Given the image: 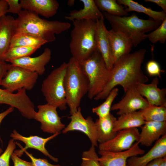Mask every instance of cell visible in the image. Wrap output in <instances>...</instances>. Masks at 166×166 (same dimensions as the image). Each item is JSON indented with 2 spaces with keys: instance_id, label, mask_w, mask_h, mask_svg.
<instances>
[{
  "instance_id": "1",
  "label": "cell",
  "mask_w": 166,
  "mask_h": 166,
  "mask_svg": "<svg viewBox=\"0 0 166 166\" xmlns=\"http://www.w3.org/2000/svg\"><path fill=\"white\" fill-rule=\"evenodd\" d=\"M146 52L145 49H142L120 58L114 64L110 70L109 79L105 88L94 98V100L105 99L118 85L121 86L126 92L138 84L147 82L148 78L141 68Z\"/></svg>"
},
{
  "instance_id": "2",
  "label": "cell",
  "mask_w": 166,
  "mask_h": 166,
  "mask_svg": "<svg viewBox=\"0 0 166 166\" xmlns=\"http://www.w3.org/2000/svg\"><path fill=\"white\" fill-rule=\"evenodd\" d=\"M15 19V32L29 33L38 37L47 43L56 39L55 35L61 33L71 27L70 23L49 21L40 18L37 14L22 10Z\"/></svg>"
},
{
  "instance_id": "3",
  "label": "cell",
  "mask_w": 166,
  "mask_h": 166,
  "mask_svg": "<svg viewBox=\"0 0 166 166\" xmlns=\"http://www.w3.org/2000/svg\"><path fill=\"white\" fill-rule=\"evenodd\" d=\"M73 22L69 48L72 57L81 62L89 58L97 49V22L92 20Z\"/></svg>"
},
{
  "instance_id": "4",
  "label": "cell",
  "mask_w": 166,
  "mask_h": 166,
  "mask_svg": "<svg viewBox=\"0 0 166 166\" xmlns=\"http://www.w3.org/2000/svg\"><path fill=\"white\" fill-rule=\"evenodd\" d=\"M102 12L112 29L127 36L131 40L135 47L148 38L147 33L155 30L163 21H156L151 18L142 19L135 13L130 16H118L110 15L105 12Z\"/></svg>"
},
{
  "instance_id": "5",
  "label": "cell",
  "mask_w": 166,
  "mask_h": 166,
  "mask_svg": "<svg viewBox=\"0 0 166 166\" xmlns=\"http://www.w3.org/2000/svg\"><path fill=\"white\" fill-rule=\"evenodd\" d=\"M67 63L64 84L67 105L72 115L77 112L82 99L87 94L89 82L78 61L71 57Z\"/></svg>"
},
{
  "instance_id": "6",
  "label": "cell",
  "mask_w": 166,
  "mask_h": 166,
  "mask_svg": "<svg viewBox=\"0 0 166 166\" xmlns=\"http://www.w3.org/2000/svg\"><path fill=\"white\" fill-rule=\"evenodd\" d=\"M89 82L88 97L92 99L104 89L109 79L110 72L97 49L88 59L79 62Z\"/></svg>"
},
{
  "instance_id": "7",
  "label": "cell",
  "mask_w": 166,
  "mask_h": 166,
  "mask_svg": "<svg viewBox=\"0 0 166 166\" xmlns=\"http://www.w3.org/2000/svg\"><path fill=\"white\" fill-rule=\"evenodd\" d=\"M68 63L63 62L53 69L43 80L41 91L47 103L61 110L67 108L64 87V78Z\"/></svg>"
},
{
  "instance_id": "8",
  "label": "cell",
  "mask_w": 166,
  "mask_h": 166,
  "mask_svg": "<svg viewBox=\"0 0 166 166\" xmlns=\"http://www.w3.org/2000/svg\"><path fill=\"white\" fill-rule=\"evenodd\" d=\"M38 75L36 72L11 64L2 81L1 85L13 93L23 88L30 90L34 86Z\"/></svg>"
},
{
  "instance_id": "9",
  "label": "cell",
  "mask_w": 166,
  "mask_h": 166,
  "mask_svg": "<svg viewBox=\"0 0 166 166\" xmlns=\"http://www.w3.org/2000/svg\"><path fill=\"white\" fill-rule=\"evenodd\" d=\"M23 88L18 90L16 93H11L6 89L0 88V104L8 105L17 108L24 117L31 119L36 111L34 103Z\"/></svg>"
},
{
  "instance_id": "10",
  "label": "cell",
  "mask_w": 166,
  "mask_h": 166,
  "mask_svg": "<svg viewBox=\"0 0 166 166\" xmlns=\"http://www.w3.org/2000/svg\"><path fill=\"white\" fill-rule=\"evenodd\" d=\"M34 119L41 123V128L45 132L55 134L60 133L65 127V125L61 121L57 109V108L49 104L37 106Z\"/></svg>"
},
{
  "instance_id": "11",
  "label": "cell",
  "mask_w": 166,
  "mask_h": 166,
  "mask_svg": "<svg viewBox=\"0 0 166 166\" xmlns=\"http://www.w3.org/2000/svg\"><path fill=\"white\" fill-rule=\"evenodd\" d=\"M140 133L138 129L136 128L119 131L112 139L99 144V150L115 152L127 150L135 142L138 141Z\"/></svg>"
},
{
  "instance_id": "12",
  "label": "cell",
  "mask_w": 166,
  "mask_h": 166,
  "mask_svg": "<svg viewBox=\"0 0 166 166\" xmlns=\"http://www.w3.org/2000/svg\"><path fill=\"white\" fill-rule=\"evenodd\" d=\"M71 121L67 126L62 130L63 133L73 131H78L85 133L89 138L92 145L97 146L96 126L92 118L90 116L85 118L82 115L81 108L79 107L75 113L69 117Z\"/></svg>"
},
{
  "instance_id": "13",
  "label": "cell",
  "mask_w": 166,
  "mask_h": 166,
  "mask_svg": "<svg viewBox=\"0 0 166 166\" xmlns=\"http://www.w3.org/2000/svg\"><path fill=\"white\" fill-rule=\"evenodd\" d=\"M124 97L119 102L113 105L111 110L118 111V115L143 109L149 105L146 100L138 92L136 87H132L125 92Z\"/></svg>"
},
{
  "instance_id": "14",
  "label": "cell",
  "mask_w": 166,
  "mask_h": 166,
  "mask_svg": "<svg viewBox=\"0 0 166 166\" xmlns=\"http://www.w3.org/2000/svg\"><path fill=\"white\" fill-rule=\"evenodd\" d=\"M138 142H135L129 149L120 152L99 150L101 156L98 158L101 166H127V160L129 157L143 155L145 151L141 148Z\"/></svg>"
},
{
  "instance_id": "15",
  "label": "cell",
  "mask_w": 166,
  "mask_h": 166,
  "mask_svg": "<svg viewBox=\"0 0 166 166\" xmlns=\"http://www.w3.org/2000/svg\"><path fill=\"white\" fill-rule=\"evenodd\" d=\"M60 133H57L46 138H43L37 136L31 135L28 137L22 136L16 130H14L10 136L14 140H16L21 141L24 143L25 146L24 148L21 147V149L14 151V153L19 157L23 154L24 151L28 148H32L39 150L44 155L48 156L52 160L57 162L58 160L49 154L45 148L46 144L50 140L53 139Z\"/></svg>"
},
{
  "instance_id": "16",
  "label": "cell",
  "mask_w": 166,
  "mask_h": 166,
  "mask_svg": "<svg viewBox=\"0 0 166 166\" xmlns=\"http://www.w3.org/2000/svg\"><path fill=\"white\" fill-rule=\"evenodd\" d=\"M103 16L97 22L96 42L97 48L100 52L105 64L110 71L114 64L110 42Z\"/></svg>"
},
{
  "instance_id": "17",
  "label": "cell",
  "mask_w": 166,
  "mask_h": 166,
  "mask_svg": "<svg viewBox=\"0 0 166 166\" xmlns=\"http://www.w3.org/2000/svg\"><path fill=\"white\" fill-rule=\"evenodd\" d=\"M51 57V49L46 48L43 52L37 57H25L12 61L10 63L12 65L20 67L42 75L44 73L45 66L50 61Z\"/></svg>"
},
{
  "instance_id": "18",
  "label": "cell",
  "mask_w": 166,
  "mask_h": 166,
  "mask_svg": "<svg viewBox=\"0 0 166 166\" xmlns=\"http://www.w3.org/2000/svg\"><path fill=\"white\" fill-rule=\"evenodd\" d=\"M159 79L157 77L149 84L139 83L136 88L140 95L145 97L150 105L161 106L166 105V89L158 87Z\"/></svg>"
},
{
  "instance_id": "19",
  "label": "cell",
  "mask_w": 166,
  "mask_h": 166,
  "mask_svg": "<svg viewBox=\"0 0 166 166\" xmlns=\"http://www.w3.org/2000/svg\"><path fill=\"white\" fill-rule=\"evenodd\" d=\"M166 156V135L161 136L146 153L141 156H133L128 159L127 166H146L155 159Z\"/></svg>"
},
{
  "instance_id": "20",
  "label": "cell",
  "mask_w": 166,
  "mask_h": 166,
  "mask_svg": "<svg viewBox=\"0 0 166 166\" xmlns=\"http://www.w3.org/2000/svg\"><path fill=\"white\" fill-rule=\"evenodd\" d=\"M110 42L114 64L122 57L130 53L132 42L121 32L113 29L107 30Z\"/></svg>"
},
{
  "instance_id": "21",
  "label": "cell",
  "mask_w": 166,
  "mask_h": 166,
  "mask_svg": "<svg viewBox=\"0 0 166 166\" xmlns=\"http://www.w3.org/2000/svg\"><path fill=\"white\" fill-rule=\"evenodd\" d=\"M166 135V121H145L137 142L141 145L148 147L161 136Z\"/></svg>"
},
{
  "instance_id": "22",
  "label": "cell",
  "mask_w": 166,
  "mask_h": 166,
  "mask_svg": "<svg viewBox=\"0 0 166 166\" xmlns=\"http://www.w3.org/2000/svg\"><path fill=\"white\" fill-rule=\"evenodd\" d=\"M22 9L34 12L46 18L54 16L59 5L56 0H20Z\"/></svg>"
},
{
  "instance_id": "23",
  "label": "cell",
  "mask_w": 166,
  "mask_h": 166,
  "mask_svg": "<svg viewBox=\"0 0 166 166\" xmlns=\"http://www.w3.org/2000/svg\"><path fill=\"white\" fill-rule=\"evenodd\" d=\"M15 19L10 15L0 17V59L2 60L10 48L15 31Z\"/></svg>"
},
{
  "instance_id": "24",
  "label": "cell",
  "mask_w": 166,
  "mask_h": 166,
  "mask_svg": "<svg viewBox=\"0 0 166 166\" xmlns=\"http://www.w3.org/2000/svg\"><path fill=\"white\" fill-rule=\"evenodd\" d=\"M83 8L79 10H74L70 12L65 19L71 21L75 20H92L96 22L104 16L93 0H81Z\"/></svg>"
},
{
  "instance_id": "25",
  "label": "cell",
  "mask_w": 166,
  "mask_h": 166,
  "mask_svg": "<svg viewBox=\"0 0 166 166\" xmlns=\"http://www.w3.org/2000/svg\"><path fill=\"white\" fill-rule=\"evenodd\" d=\"M117 118L110 113L103 117L98 118L95 122L97 142L104 143L113 138L117 132L114 130Z\"/></svg>"
},
{
  "instance_id": "26",
  "label": "cell",
  "mask_w": 166,
  "mask_h": 166,
  "mask_svg": "<svg viewBox=\"0 0 166 166\" xmlns=\"http://www.w3.org/2000/svg\"><path fill=\"white\" fill-rule=\"evenodd\" d=\"M140 110L119 116L115 122L114 130L142 127L145 123Z\"/></svg>"
},
{
  "instance_id": "27",
  "label": "cell",
  "mask_w": 166,
  "mask_h": 166,
  "mask_svg": "<svg viewBox=\"0 0 166 166\" xmlns=\"http://www.w3.org/2000/svg\"><path fill=\"white\" fill-rule=\"evenodd\" d=\"M117 1L119 4L123 5L127 7L125 10L127 13L132 11L142 13L157 21H162L166 18V13L163 11L153 10L132 0H118Z\"/></svg>"
},
{
  "instance_id": "28",
  "label": "cell",
  "mask_w": 166,
  "mask_h": 166,
  "mask_svg": "<svg viewBox=\"0 0 166 166\" xmlns=\"http://www.w3.org/2000/svg\"><path fill=\"white\" fill-rule=\"evenodd\" d=\"M47 43L41 38L33 34L22 32H15L10 48L18 46L39 47Z\"/></svg>"
},
{
  "instance_id": "29",
  "label": "cell",
  "mask_w": 166,
  "mask_h": 166,
  "mask_svg": "<svg viewBox=\"0 0 166 166\" xmlns=\"http://www.w3.org/2000/svg\"><path fill=\"white\" fill-rule=\"evenodd\" d=\"M97 7L101 12H105L112 15L126 16L128 15L124 7L115 0H95Z\"/></svg>"
},
{
  "instance_id": "30",
  "label": "cell",
  "mask_w": 166,
  "mask_h": 166,
  "mask_svg": "<svg viewBox=\"0 0 166 166\" xmlns=\"http://www.w3.org/2000/svg\"><path fill=\"white\" fill-rule=\"evenodd\" d=\"M140 110L145 121H166V105L159 106L149 105Z\"/></svg>"
},
{
  "instance_id": "31",
  "label": "cell",
  "mask_w": 166,
  "mask_h": 166,
  "mask_svg": "<svg viewBox=\"0 0 166 166\" xmlns=\"http://www.w3.org/2000/svg\"><path fill=\"white\" fill-rule=\"evenodd\" d=\"M40 48L39 47L23 46L9 48L3 57L2 60L10 62L15 60L30 56Z\"/></svg>"
},
{
  "instance_id": "32",
  "label": "cell",
  "mask_w": 166,
  "mask_h": 166,
  "mask_svg": "<svg viewBox=\"0 0 166 166\" xmlns=\"http://www.w3.org/2000/svg\"><path fill=\"white\" fill-rule=\"evenodd\" d=\"M119 90L113 88L105 99V101L98 106L92 109V112L95 113L99 118L105 117L110 113L112 104L118 94Z\"/></svg>"
},
{
  "instance_id": "33",
  "label": "cell",
  "mask_w": 166,
  "mask_h": 166,
  "mask_svg": "<svg viewBox=\"0 0 166 166\" xmlns=\"http://www.w3.org/2000/svg\"><path fill=\"white\" fill-rule=\"evenodd\" d=\"M148 38L152 43L159 42L164 43L166 40V18L153 31L148 34Z\"/></svg>"
},
{
  "instance_id": "34",
  "label": "cell",
  "mask_w": 166,
  "mask_h": 166,
  "mask_svg": "<svg viewBox=\"0 0 166 166\" xmlns=\"http://www.w3.org/2000/svg\"><path fill=\"white\" fill-rule=\"evenodd\" d=\"M81 166H101L99 157L95 151V146L91 145L89 149L82 152Z\"/></svg>"
},
{
  "instance_id": "35",
  "label": "cell",
  "mask_w": 166,
  "mask_h": 166,
  "mask_svg": "<svg viewBox=\"0 0 166 166\" xmlns=\"http://www.w3.org/2000/svg\"><path fill=\"white\" fill-rule=\"evenodd\" d=\"M12 139L9 141L4 152L0 155V166H10L11 156L16 148V143Z\"/></svg>"
},
{
  "instance_id": "36",
  "label": "cell",
  "mask_w": 166,
  "mask_h": 166,
  "mask_svg": "<svg viewBox=\"0 0 166 166\" xmlns=\"http://www.w3.org/2000/svg\"><path fill=\"white\" fill-rule=\"evenodd\" d=\"M146 69L150 76H158L160 77L161 70L159 65L155 61L151 60L148 61L146 64Z\"/></svg>"
},
{
  "instance_id": "37",
  "label": "cell",
  "mask_w": 166,
  "mask_h": 166,
  "mask_svg": "<svg viewBox=\"0 0 166 166\" xmlns=\"http://www.w3.org/2000/svg\"><path fill=\"white\" fill-rule=\"evenodd\" d=\"M30 158L33 166H61L59 164H53L49 163L46 159L37 158L26 150L24 152Z\"/></svg>"
},
{
  "instance_id": "38",
  "label": "cell",
  "mask_w": 166,
  "mask_h": 166,
  "mask_svg": "<svg viewBox=\"0 0 166 166\" xmlns=\"http://www.w3.org/2000/svg\"><path fill=\"white\" fill-rule=\"evenodd\" d=\"M8 5L7 13L18 15L22 10L18 0H6Z\"/></svg>"
},
{
  "instance_id": "39",
  "label": "cell",
  "mask_w": 166,
  "mask_h": 166,
  "mask_svg": "<svg viewBox=\"0 0 166 166\" xmlns=\"http://www.w3.org/2000/svg\"><path fill=\"white\" fill-rule=\"evenodd\" d=\"M11 158L14 166H33L31 162L27 161L20 159L14 152L12 154Z\"/></svg>"
},
{
  "instance_id": "40",
  "label": "cell",
  "mask_w": 166,
  "mask_h": 166,
  "mask_svg": "<svg viewBox=\"0 0 166 166\" xmlns=\"http://www.w3.org/2000/svg\"><path fill=\"white\" fill-rule=\"evenodd\" d=\"M11 65V64L7 63L5 61L0 59V85H1L2 81Z\"/></svg>"
},
{
  "instance_id": "41",
  "label": "cell",
  "mask_w": 166,
  "mask_h": 166,
  "mask_svg": "<svg viewBox=\"0 0 166 166\" xmlns=\"http://www.w3.org/2000/svg\"><path fill=\"white\" fill-rule=\"evenodd\" d=\"M8 5L6 0H0V17L7 13Z\"/></svg>"
},
{
  "instance_id": "42",
  "label": "cell",
  "mask_w": 166,
  "mask_h": 166,
  "mask_svg": "<svg viewBox=\"0 0 166 166\" xmlns=\"http://www.w3.org/2000/svg\"><path fill=\"white\" fill-rule=\"evenodd\" d=\"M145 2H149L155 3L161 7L165 13L166 12V0H145Z\"/></svg>"
},
{
  "instance_id": "43",
  "label": "cell",
  "mask_w": 166,
  "mask_h": 166,
  "mask_svg": "<svg viewBox=\"0 0 166 166\" xmlns=\"http://www.w3.org/2000/svg\"><path fill=\"white\" fill-rule=\"evenodd\" d=\"M14 108L10 106L4 112L0 113V124L3 119L8 114L11 113L14 110ZM0 140L2 142L0 136Z\"/></svg>"
},
{
  "instance_id": "44",
  "label": "cell",
  "mask_w": 166,
  "mask_h": 166,
  "mask_svg": "<svg viewBox=\"0 0 166 166\" xmlns=\"http://www.w3.org/2000/svg\"><path fill=\"white\" fill-rule=\"evenodd\" d=\"M162 158H161L155 159L148 163L146 166H158Z\"/></svg>"
},
{
  "instance_id": "45",
  "label": "cell",
  "mask_w": 166,
  "mask_h": 166,
  "mask_svg": "<svg viewBox=\"0 0 166 166\" xmlns=\"http://www.w3.org/2000/svg\"><path fill=\"white\" fill-rule=\"evenodd\" d=\"M158 166H166V156L162 158Z\"/></svg>"
},
{
  "instance_id": "46",
  "label": "cell",
  "mask_w": 166,
  "mask_h": 166,
  "mask_svg": "<svg viewBox=\"0 0 166 166\" xmlns=\"http://www.w3.org/2000/svg\"><path fill=\"white\" fill-rule=\"evenodd\" d=\"M74 0H69L67 4L69 6H72L74 4Z\"/></svg>"
},
{
  "instance_id": "47",
  "label": "cell",
  "mask_w": 166,
  "mask_h": 166,
  "mask_svg": "<svg viewBox=\"0 0 166 166\" xmlns=\"http://www.w3.org/2000/svg\"><path fill=\"white\" fill-rule=\"evenodd\" d=\"M3 150L2 148H0V155L2 153Z\"/></svg>"
}]
</instances>
